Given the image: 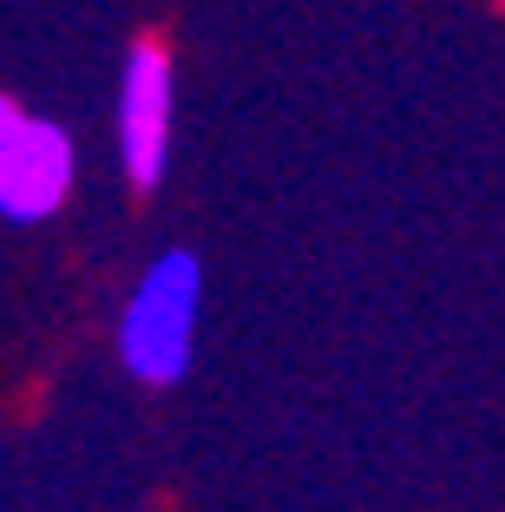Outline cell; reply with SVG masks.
Here are the masks:
<instances>
[{"instance_id": "cell-1", "label": "cell", "mask_w": 505, "mask_h": 512, "mask_svg": "<svg viewBox=\"0 0 505 512\" xmlns=\"http://www.w3.org/2000/svg\"><path fill=\"white\" fill-rule=\"evenodd\" d=\"M197 289H204V276H197L191 250H164L145 270V283L132 289L119 316V362L138 381H151V388L184 381L197 348Z\"/></svg>"}, {"instance_id": "cell-2", "label": "cell", "mask_w": 505, "mask_h": 512, "mask_svg": "<svg viewBox=\"0 0 505 512\" xmlns=\"http://www.w3.org/2000/svg\"><path fill=\"white\" fill-rule=\"evenodd\" d=\"M66 191H73V138L0 99V217L40 224L46 211H60Z\"/></svg>"}, {"instance_id": "cell-3", "label": "cell", "mask_w": 505, "mask_h": 512, "mask_svg": "<svg viewBox=\"0 0 505 512\" xmlns=\"http://www.w3.org/2000/svg\"><path fill=\"white\" fill-rule=\"evenodd\" d=\"M171 151V53L158 40H138L119 66V158L138 191L164 178Z\"/></svg>"}]
</instances>
